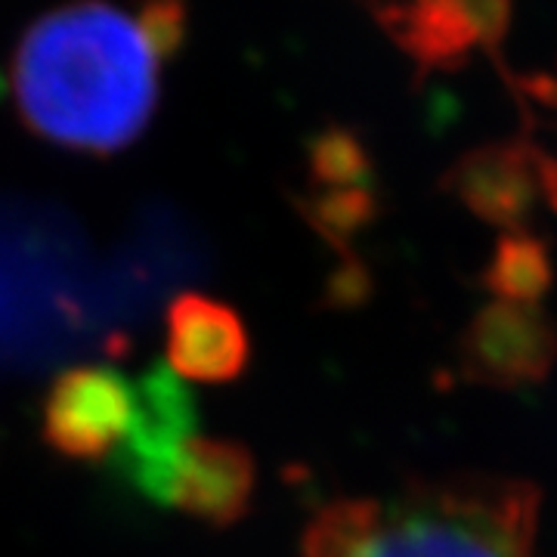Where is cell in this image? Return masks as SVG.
<instances>
[{"label": "cell", "instance_id": "obj_1", "mask_svg": "<svg viewBox=\"0 0 557 557\" xmlns=\"http://www.w3.org/2000/svg\"><path fill=\"white\" fill-rule=\"evenodd\" d=\"M137 22L109 3H69L35 20L16 44L10 87L40 137L115 152L146 127L159 81Z\"/></svg>", "mask_w": 557, "mask_h": 557}, {"label": "cell", "instance_id": "obj_2", "mask_svg": "<svg viewBox=\"0 0 557 557\" xmlns=\"http://www.w3.org/2000/svg\"><path fill=\"white\" fill-rule=\"evenodd\" d=\"M536 496L518 483H468L399 505L338 502L304 536V557H527Z\"/></svg>", "mask_w": 557, "mask_h": 557}, {"label": "cell", "instance_id": "obj_3", "mask_svg": "<svg viewBox=\"0 0 557 557\" xmlns=\"http://www.w3.org/2000/svg\"><path fill=\"white\" fill-rule=\"evenodd\" d=\"M199 406L168 362H156L134 384V416L112 453L121 480L156 505H171L186 443L196 437Z\"/></svg>", "mask_w": 557, "mask_h": 557}, {"label": "cell", "instance_id": "obj_4", "mask_svg": "<svg viewBox=\"0 0 557 557\" xmlns=\"http://www.w3.org/2000/svg\"><path fill=\"white\" fill-rule=\"evenodd\" d=\"M134 416V384L112 366H75L44 399V440L69 458L112 456Z\"/></svg>", "mask_w": 557, "mask_h": 557}, {"label": "cell", "instance_id": "obj_5", "mask_svg": "<svg viewBox=\"0 0 557 557\" xmlns=\"http://www.w3.org/2000/svg\"><path fill=\"white\" fill-rule=\"evenodd\" d=\"M446 183L478 218L502 226H518L539 205H557V164L533 146L478 149Z\"/></svg>", "mask_w": 557, "mask_h": 557}, {"label": "cell", "instance_id": "obj_6", "mask_svg": "<svg viewBox=\"0 0 557 557\" xmlns=\"http://www.w3.org/2000/svg\"><path fill=\"white\" fill-rule=\"evenodd\" d=\"M461 354L471 379L515 387L548 375L557 357V335L536 307L496 300L474 317Z\"/></svg>", "mask_w": 557, "mask_h": 557}, {"label": "cell", "instance_id": "obj_7", "mask_svg": "<svg viewBox=\"0 0 557 557\" xmlns=\"http://www.w3.org/2000/svg\"><path fill=\"white\" fill-rule=\"evenodd\" d=\"M168 369L180 379L220 381L239 379L251 357V341L242 317L218 298L183 292L164 313Z\"/></svg>", "mask_w": 557, "mask_h": 557}, {"label": "cell", "instance_id": "obj_8", "mask_svg": "<svg viewBox=\"0 0 557 557\" xmlns=\"http://www.w3.org/2000/svg\"><path fill=\"white\" fill-rule=\"evenodd\" d=\"M255 478V458L242 443L196 434L180 458L171 505L205 523L230 527L248 515Z\"/></svg>", "mask_w": 557, "mask_h": 557}, {"label": "cell", "instance_id": "obj_9", "mask_svg": "<svg viewBox=\"0 0 557 557\" xmlns=\"http://www.w3.org/2000/svg\"><path fill=\"white\" fill-rule=\"evenodd\" d=\"M379 22L421 65H456L478 44H493L508 25L502 3H416L381 7Z\"/></svg>", "mask_w": 557, "mask_h": 557}, {"label": "cell", "instance_id": "obj_10", "mask_svg": "<svg viewBox=\"0 0 557 557\" xmlns=\"http://www.w3.org/2000/svg\"><path fill=\"white\" fill-rule=\"evenodd\" d=\"M486 282L498 300L533 307V300L542 298L545 288L552 285V263L545 245L520 233L505 236L486 270Z\"/></svg>", "mask_w": 557, "mask_h": 557}, {"label": "cell", "instance_id": "obj_11", "mask_svg": "<svg viewBox=\"0 0 557 557\" xmlns=\"http://www.w3.org/2000/svg\"><path fill=\"white\" fill-rule=\"evenodd\" d=\"M310 171L325 189H362L372 164L350 131L329 127L310 146Z\"/></svg>", "mask_w": 557, "mask_h": 557}, {"label": "cell", "instance_id": "obj_12", "mask_svg": "<svg viewBox=\"0 0 557 557\" xmlns=\"http://www.w3.org/2000/svg\"><path fill=\"white\" fill-rule=\"evenodd\" d=\"M304 218L317 226L325 239L344 242L354 236L362 223L372 220V193L362 189H325L322 196L300 201Z\"/></svg>", "mask_w": 557, "mask_h": 557}, {"label": "cell", "instance_id": "obj_13", "mask_svg": "<svg viewBox=\"0 0 557 557\" xmlns=\"http://www.w3.org/2000/svg\"><path fill=\"white\" fill-rule=\"evenodd\" d=\"M137 28L149 53L156 60H168V57H177L183 40H186V32H189V13L183 3H174V0H159V3H146L139 10Z\"/></svg>", "mask_w": 557, "mask_h": 557}]
</instances>
